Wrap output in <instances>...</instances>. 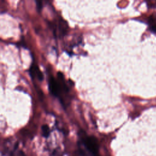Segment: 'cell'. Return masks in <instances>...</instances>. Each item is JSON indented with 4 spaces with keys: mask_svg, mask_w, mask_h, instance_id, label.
I'll return each instance as SVG.
<instances>
[{
    "mask_svg": "<svg viewBox=\"0 0 156 156\" xmlns=\"http://www.w3.org/2000/svg\"><path fill=\"white\" fill-rule=\"evenodd\" d=\"M36 2V6H37V10L38 12H40L42 9V2L40 1H35Z\"/></svg>",
    "mask_w": 156,
    "mask_h": 156,
    "instance_id": "cell-6",
    "label": "cell"
},
{
    "mask_svg": "<svg viewBox=\"0 0 156 156\" xmlns=\"http://www.w3.org/2000/svg\"><path fill=\"white\" fill-rule=\"evenodd\" d=\"M29 73L32 79H34L35 78V77H37L40 81H42L43 80V74L42 72L40 71L38 66L35 65L34 63H32L30 65Z\"/></svg>",
    "mask_w": 156,
    "mask_h": 156,
    "instance_id": "cell-3",
    "label": "cell"
},
{
    "mask_svg": "<svg viewBox=\"0 0 156 156\" xmlns=\"http://www.w3.org/2000/svg\"><path fill=\"white\" fill-rule=\"evenodd\" d=\"M58 23V36L59 37H62L66 34L68 28V26L67 23L62 19L59 20Z\"/></svg>",
    "mask_w": 156,
    "mask_h": 156,
    "instance_id": "cell-4",
    "label": "cell"
},
{
    "mask_svg": "<svg viewBox=\"0 0 156 156\" xmlns=\"http://www.w3.org/2000/svg\"><path fill=\"white\" fill-rule=\"evenodd\" d=\"M78 136V156H99V144L95 136L87 135L83 130H80Z\"/></svg>",
    "mask_w": 156,
    "mask_h": 156,
    "instance_id": "cell-1",
    "label": "cell"
},
{
    "mask_svg": "<svg viewBox=\"0 0 156 156\" xmlns=\"http://www.w3.org/2000/svg\"><path fill=\"white\" fill-rule=\"evenodd\" d=\"M48 88L50 93L54 97L58 98L59 101L62 99V94L63 92L65 93V91L63 85L58 80L55 79L54 77L51 76L48 81Z\"/></svg>",
    "mask_w": 156,
    "mask_h": 156,
    "instance_id": "cell-2",
    "label": "cell"
},
{
    "mask_svg": "<svg viewBox=\"0 0 156 156\" xmlns=\"http://www.w3.org/2000/svg\"><path fill=\"white\" fill-rule=\"evenodd\" d=\"M41 131H42V135L44 138H48L51 133L50 129L47 124H44L41 126Z\"/></svg>",
    "mask_w": 156,
    "mask_h": 156,
    "instance_id": "cell-5",
    "label": "cell"
}]
</instances>
